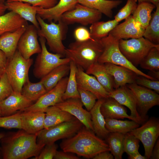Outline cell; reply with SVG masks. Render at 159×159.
I'll return each mask as SVG.
<instances>
[{
	"instance_id": "cell-1",
	"label": "cell",
	"mask_w": 159,
	"mask_h": 159,
	"mask_svg": "<svg viewBox=\"0 0 159 159\" xmlns=\"http://www.w3.org/2000/svg\"><path fill=\"white\" fill-rule=\"evenodd\" d=\"M37 135L28 133L22 129L5 134L0 140V151L3 158L26 159L37 157L45 145L37 143Z\"/></svg>"
},
{
	"instance_id": "cell-2",
	"label": "cell",
	"mask_w": 159,
	"mask_h": 159,
	"mask_svg": "<svg viewBox=\"0 0 159 159\" xmlns=\"http://www.w3.org/2000/svg\"><path fill=\"white\" fill-rule=\"evenodd\" d=\"M60 146L64 152L88 159L92 158L102 152L110 151L106 142L85 127L73 136L64 140Z\"/></svg>"
},
{
	"instance_id": "cell-3",
	"label": "cell",
	"mask_w": 159,
	"mask_h": 159,
	"mask_svg": "<svg viewBox=\"0 0 159 159\" xmlns=\"http://www.w3.org/2000/svg\"><path fill=\"white\" fill-rule=\"evenodd\" d=\"M103 48L100 39H90L83 42L76 41L65 49V56L77 67L86 70L98 62Z\"/></svg>"
},
{
	"instance_id": "cell-4",
	"label": "cell",
	"mask_w": 159,
	"mask_h": 159,
	"mask_svg": "<svg viewBox=\"0 0 159 159\" xmlns=\"http://www.w3.org/2000/svg\"><path fill=\"white\" fill-rule=\"evenodd\" d=\"M36 18L40 26V28L37 29L38 36L45 39L51 51L64 57L66 48L62 41L66 37L68 25L61 19L57 24L53 21L48 24L37 14Z\"/></svg>"
},
{
	"instance_id": "cell-5",
	"label": "cell",
	"mask_w": 159,
	"mask_h": 159,
	"mask_svg": "<svg viewBox=\"0 0 159 159\" xmlns=\"http://www.w3.org/2000/svg\"><path fill=\"white\" fill-rule=\"evenodd\" d=\"M103 50L99 57L98 62L104 64L110 63L128 68L138 75L144 76L152 80H156L146 74L134 66L122 54L119 47V40L109 34L107 37L100 39Z\"/></svg>"
},
{
	"instance_id": "cell-6",
	"label": "cell",
	"mask_w": 159,
	"mask_h": 159,
	"mask_svg": "<svg viewBox=\"0 0 159 159\" xmlns=\"http://www.w3.org/2000/svg\"><path fill=\"white\" fill-rule=\"evenodd\" d=\"M33 62L32 59L24 58L17 50L8 59L5 72L14 91L21 93L24 84L29 78V70Z\"/></svg>"
},
{
	"instance_id": "cell-7",
	"label": "cell",
	"mask_w": 159,
	"mask_h": 159,
	"mask_svg": "<svg viewBox=\"0 0 159 159\" xmlns=\"http://www.w3.org/2000/svg\"><path fill=\"white\" fill-rule=\"evenodd\" d=\"M83 125L75 117L71 121L44 128L37 134V143L45 145L50 144L57 140L69 138L76 134Z\"/></svg>"
},
{
	"instance_id": "cell-8",
	"label": "cell",
	"mask_w": 159,
	"mask_h": 159,
	"mask_svg": "<svg viewBox=\"0 0 159 159\" xmlns=\"http://www.w3.org/2000/svg\"><path fill=\"white\" fill-rule=\"evenodd\" d=\"M119 49L126 59L134 66L140 64L150 49L159 47L142 37L129 39L119 40Z\"/></svg>"
},
{
	"instance_id": "cell-9",
	"label": "cell",
	"mask_w": 159,
	"mask_h": 159,
	"mask_svg": "<svg viewBox=\"0 0 159 159\" xmlns=\"http://www.w3.org/2000/svg\"><path fill=\"white\" fill-rule=\"evenodd\" d=\"M39 40L42 50L36 57L33 72L36 78L41 79L57 67L69 63L71 60L67 57L62 58L63 57L59 54L49 52L46 46V40L44 37H39Z\"/></svg>"
},
{
	"instance_id": "cell-10",
	"label": "cell",
	"mask_w": 159,
	"mask_h": 159,
	"mask_svg": "<svg viewBox=\"0 0 159 159\" xmlns=\"http://www.w3.org/2000/svg\"><path fill=\"white\" fill-rule=\"evenodd\" d=\"M138 127L129 132L137 138L142 143L145 156L149 159L153 147L159 136V120L152 117Z\"/></svg>"
},
{
	"instance_id": "cell-11",
	"label": "cell",
	"mask_w": 159,
	"mask_h": 159,
	"mask_svg": "<svg viewBox=\"0 0 159 159\" xmlns=\"http://www.w3.org/2000/svg\"><path fill=\"white\" fill-rule=\"evenodd\" d=\"M134 95L137 111L143 120L148 119L147 114L153 107L159 105V95L155 91L135 83L126 85Z\"/></svg>"
},
{
	"instance_id": "cell-12",
	"label": "cell",
	"mask_w": 159,
	"mask_h": 159,
	"mask_svg": "<svg viewBox=\"0 0 159 159\" xmlns=\"http://www.w3.org/2000/svg\"><path fill=\"white\" fill-rule=\"evenodd\" d=\"M102 16L98 11L77 3L74 8L63 14L61 20L68 25L77 23L87 26L99 21Z\"/></svg>"
},
{
	"instance_id": "cell-13",
	"label": "cell",
	"mask_w": 159,
	"mask_h": 159,
	"mask_svg": "<svg viewBox=\"0 0 159 159\" xmlns=\"http://www.w3.org/2000/svg\"><path fill=\"white\" fill-rule=\"evenodd\" d=\"M68 78L65 77L62 78L54 87L41 96L35 103L21 111L45 112L48 107L63 101L62 97L66 89Z\"/></svg>"
},
{
	"instance_id": "cell-14",
	"label": "cell",
	"mask_w": 159,
	"mask_h": 159,
	"mask_svg": "<svg viewBox=\"0 0 159 159\" xmlns=\"http://www.w3.org/2000/svg\"><path fill=\"white\" fill-rule=\"evenodd\" d=\"M38 36L36 27L33 24L28 25L21 37L17 46L18 51L25 59H29L33 55L41 52Z\"/></svg>"
},
{
	"instance_id": "cell-15",
	"label": "cell",
	"mask_w": 159,
	"mask_h": 159,
	"mask_svg": "<svg viewBox=\"0 0 159 159\" xmlns=\"http://www.w3.org/2000/svg\"><path fill=\"white\" fill-rule=\"evenodd\" d=\"M83 105L80 99L71 98L64 100L55 105L74 116L87 129L94 132L90 112L83 108Z\"/></svg>"
},
{
	"instance_id": "cell-16",
	"label": "cell",
	"mask_w": 159,
	"mask_h": 159,
	"mask_svg": "<svg viewBox=\"0 0 159 159\" xmlns=\"http://www.w3.org/2000/svg\"><path fill=\"white\" fill-rule=\"evenodd\" d=\"M145 29L130 15L122 23L117 24L110 32L118 40L143 37Z\"/></svg>"
},
{
	"instance_id": "cell-17",
	"label": "cell",
	"mask_w": 159,
	"mask_h": 159,
	"mask_svg": "<svg viewBox=\"0 0 159 159\" xmlns=\"http://www.w3.org/2000/svg\"><path fill=\"white\" fill-rule=\"evenodd\" d=\"M81 68L77 67L76 79L77 86L92 92L97 100L109 97L108 92L98 81L95 76L85 72Z\"/></svg>"
},
{
	"instance_id": "cell-18",
	"label": "cell",
	"mask_w": 159,
	"mask_h": 159,
	"mask_svg": "<svg viewBox=\"0 0 159 159\" xmlns=\"http://www.w3.org/2000/svg\"><path fill=\"white\" fill-rule=\"evenodd\" d=\"M109 97L114 98L120 104L128 108L131 112L130 115L135 118L139 124L145 122L137 111L135 98L126 85L109 92Z\"/></svg>"
},
{
	"instance_id": "cell-19",
	"label": "cell",
	"mask_w": 159,
	"mask_h": 159,
	"mask_svg": "<svg viewBox=\"0 0 159 159\" xmlns=\"http://www.w3.org/2000/svg\"><path fill=\"white\" fill-rule=\"evenodd\" d=\"M33 104L21 93L13 91L7 98L0 102L2 116L13 114L18 110L22 111Z\"/></svg>"
},
{
	"instance_id": "cell-20",
	"label": "cell",
	"mask_w": 159,
	"mask_h": 159,
	"mask_svg": "<svg viewBox=\"0 0 159 159\" xmlns=\"http://www.w3.org/2000/svg\"><path fill=\"white\" fill-rule=\"evenodd\" d=\"M77 3V0H59L54 7L44 9L38 7L37 14L44 20L58 22L65 12L73 9Z\"/></svg>"
},
{
	"instance_id": "cell-21",
	"label": "cell",
	"mask_w": 159,
	"mask_h": 159,
	"mask_svg": "<svg viewBox=\"0 0 159 159\" xmlns=\"http://www.w3.org/2000/svg\"><path fill=\"white\" fill-rule=\"evenodd\" d=\"M22 112L20 114L22 129L29 134H37L44 129L45 112L41 111Z\"/></svg>"
},
{
	"instance_id": "cell-22",
	"label": "cell",
	"mask_w": 159,
	"mask_h": 159,
	"mask_svg": "<svg viewBox=\"0 0 159 159\" xmlns=\"http://www.w3.org/2000/svg\"><path fill=\"white\" fill-rule=\"evenodd\" d=\"M104 64L107 71L114 78L115 89L127 84L135 83L138 75L131 70L111 63Z\"/></svg>"
},
{
	"instance_id": "cell-23",
	"label": "cell",
	"mask_w": 159,
	"mask_h": 159,
	"mask_svg": "<svg viewBox=\"0 0 159 159\" xmlns=\"http://www.w3.org/2000/svg\"><path fill=\"white\" fill-rule=\"evenodd\" d=\"M7 9L16 13L26 21L32 23L37 29L40 26L37 20L38 7L26 2L7 0L5 4Z\"/></svg>"
},
{
	"instance_id": "cell-24",
	"label": "cell",
	"mask_w": 159,
	"mask_h": 159,
	"mask_svg": "<svg viewBox=\"0 0 159 159\" xmlns=\"http://www.w3.org/2000/svg\"><path fill=\"white\" fill-rule=\"evenodd\" d=\"M100 110L105 119L127 118L138 123L135 118L127 114V110L123 105L112 98L105 99L101 106Z\"/></svg>"
},
{
	"instance_id": "cell-25",
	"label": "cell",
	"mask_w": 159,
	"mask_h": 159,
	"mask_svg": "<svg viewBox=\"0 0 159 159\" xmlns=\"http://www.w3.org/2000/svg\"><path fill=\"white\" fill-rule=\"evenodd\" d=\"M27 26H22L14 32L6 33L0 37V49L4 52L8 59L14 54L19 40Z\"/></svg>"
},
{
	"instance_id": "cell-26",
	"label": "cell",
	"mask_w": 159,
	"mask_h": 159,
	"mask_svg": "<svg viewBox=\"0 0 159 159\" xmlns=\"http://www.w3.org/2000/svg\"><path fill=\"white\" fill-rule=\"evenodd\" d=\"M85 72L93 75L104 88L109 93L114 89V78L106 70L104 64L97 62L91 65Z\"/></svg>"
},
{
	"instance_id": "cell-27",
	"label": "cell",
	"mask_w": 159,
	"mask_h": 159,
	"mask_svg": "<svg viewBox=\"0 0 159 159\" xmlns=\"http://www.w3.org/2000/svg\"><path fill=\"white\" fill-rule=\"evenodd\" d=\"M28 25L27 21L11 11L0 16V37L4 34L14 32Z\"/></svg>"
},
{
	"instance_id": "cell-28",
	"label": "cell",
	"mask_w": 159,
	"mask_h": 159,
	"mask_svg": "<svg viewBox=\"0 0 159 159\" xmlns=\"http://www.w3.org/2000/svg\"><path fill=\"white\" fill-rule=\"evenodd\" d=\"M44 128L47 129L61 123L69 121L75 117L55 105L48 107L45 110Z\"/></svg>"
},
{
	"instance_id": "cell-29",
	"label": "cell",
	"mask_w": 159,
	"mask_h": 159,
	"mask_svg": "<svg viewBox=\"0 0 159 159\" xmlns=\"http://www.w3.org/2000/svg\"><path fill=\"white\" fill-rule=\"evenodd\" d=\"M105 99L97 100L90 111L91 117L94 132L101 138H106L110 132L105 127V119L101 112V106Z\"/></svg>"
},
{
	"instance_id": "cell-30",
	"label": "cell",
	"mask_w": 159,
	"mask_h": 159,
	"mask_svg": "<svg viewBox=\"0 0 159 159\" xmlns=\"http://www.w3.org/2000/svg\"><path fill=\"white\" fill-rule=\"evenodd\" d=\"M77 3L97 10L109 18L112 16V9L121 4V0H77Z\"/></svg>"
},
{
	"instance_id": "cell-31",
	"label": "cell",
	"mask_w": 159,
	"mask_h": 159,
	"mask_svg": "<svg viewBox=\"0 0 159 159\" xmlns=\"http://www.w3.org/2000/svg\"><path fill=\"white\" fill-rule=\"evenodd\" d=\"M70 70L69 63L57 67L41 79L47 92L54 87L58 83L65 77Z\"/></svg>"
},
{
	"instance_id": "cell-32",
	"label": "cell",
	"mask_w": 159,
	"mask_h": 159,
	"mask_svg": "<svg viewBox=\"0 0 159 159\" xmlns=\"http://www.w3.org/2000/svg\"><path fill=\"white\" fill-rule=\"evenodd\" d=\"M105 127L110 132H118L125 134L139 127L140 124L133 121L105 119Z\"/></svg>"
},
{
	"instance_id": "cell-33",
	"label": "cell",
	"mask_w": 159,
	"mask_h": 159,
	"mask_svg": "<svg viewBox=\"0 0 159 159\" xmlns=\"http://www.w3.org/2000/svg\"><path fill=\"white\" fill-rule=\"evenodd\" d=\"M119 24L114 19L106 21H97L91 24L90 32L92 38L100 40L107 37Z\"/></svg>"
},
{
	"instance_id": "cell-34",
	"label": "cell",
	"mask_w": 159,
	"mask_h": 159,
	"mask_svg": "<svg viewBox=\"0 0 159 159\" xmlns=\"http://www.w3.org/2000/svg\"><path fill=\"white\" fill-rule=\"evenodd\" d=\"M125 134L118 132H110L106 141L110 151L115 159H121L124 151Z\"/></svg>"
},
{
	"instance_id": "cell-35",
	"label": "cell",
	"mask_w": 159,
	"mask_h": 159,
	"mask_svg": "<svg viewBox=\"0 0 159 159\" xmlns=\"http://www.w3.org/2000/svg\"><path fill=\"white\" fill-rule=\"evenodd\" d=\"M156 8L145 29L143 37L155 44H159V4L156 6Z\"/></svg>"
},
{
	"instance_id": "cell-36",
	"label": "cell",
	"mask_w": 159,
	"mask_h": 159,
	"mask_svg": "<svg viewBox=\"0 0 159 159\" xmlns=\"http://www.w3.org/2000/svg\"><path fill=\"white\" fill-rule=\"evenodd\" d=\"M47 92L41 81L32 83L28 78L24 84L21 93L27 99L33 102L37 100Z\"/></svg>"
},
{
	"instance_id": "cell-37",
	"label": "cell",
	"mask_w": 159,
	"mask_h": 159,
	"mask_svg": "<svg viewBox=\"0 0 159 159\" xmlns=\"http://www.w3.org/2000/svg\"><path fill=\"white\" fill-rule=\"evenodd\" d=\"M155 7L154 5L150 3H139L132 16L145 29L151 20L152 12Z\"/></svg>"
},
{
	"instance_id": "cell-38",
	"label": "cell",
	"mask_w": 159,
	"mask_h": 159,
	"mask_svg": "<svg viewBox=\"0 0 159 159\" xmlns=\"http://www.w3.org/2000/svg\"><path fill=\"white\" fill-rule=\"evenodd\" d=\"M69 65L70 74L66 89L62 97L63 100L71 98L80 99L77 89L76 76L77 66L71 61L69 63Z\"/></svg>"
},
{
	"instance_id": "cell-39",
	"label": "cell",
	"mask_w": 159,
	"mask_h": 159,
	"mask_svg": "<svg viewBox=\"0 0 159 159\" xmlns=\"http://www.w3.org/2000/svg\"><path fill=\"white\" fill-rule=\"evenodd\" d=\"M140 65L143 69L149 71H159V47L152 48Z\"/></svg>"
},
{
	"instance_id": "cell-40",
	"label": "cell",
	"mask_w": 159,
	"mask_h": 159,
	"mask_svg": "<svg viewBox=\"0 0 159 159\" xmlns=\"http://www.w3.org/2000/svg\"><path fill=\"white\" fill-rule=\"evenodd\" d=\"M21 111L7 116H0V127L7 129H21L20 114Z\"/></svg>"
},
{
	"instance_id": "cell-41",
	"label": "cell",
	"mask_w": 159,
	"mask_h": 159,
	"mask_svg": "<svg viewBox=\"0 0 159 159\" xmlns=\"http://www.w3.org/2000/svg\"><path fill=\"white\" fill-rule=\"evenodd\" d=\"M137 1V0H127L125 5L115 16L114 19L119 22L133 14L138 6Z\"/></svg>"
},
{
	"instance_id": "cell-42",
	"label": "cell",
	"mask_w": 159,
	"mask_h": 159,
	"mask_svg": "<svg viewBox=\"0 0 159 159\" xmlns=\"http://www.w3.org/2000/svg\"><path fill=\"white\" fill-rule=\"evenodd\" d=\"M140 140L129 132L125 134L124 151L128 155L138 152Z\"/></svg>"
},
{
	"instance_id": "cell-43",
	"label": "cell",
	"mask_w": 159,
	"mask_h": 159,
	"mask_svg": "<svg viewBox=\"0 0 159 159\" xmlns=\"http://www.w3.org/2000/svg\"><path fill=\"white\" fill-rule=\"evenodd\" d=\"M77 89L83 105L85 106L87 111H90L95 104L96 100L97 99V97L91 92L83 89L78 86Z\"/></svg>"
},
{
	"instance_id": "cell-44",
	"label": "cell",
	"mask_w": 159,
	"mask_h": 159,
	"mask_svg": "<svg viewBox=\"0 0 159 159\" xmlns=\"http://www.w3.org/2000/svg\"><path fill=\"white\" fill-rule=\"evenodd\" d=\"M13 91L12 87L4 71L0 78V102L7 98Z\"/></svg>"
},
{
	"instance_id": "cell-45",
	"label": "cell",
	"mask_w": 159,
	"mask_h": 159,
	"mask_svg": "<svg viewBox=\"0 0 159 159\" xmlns=\"http://www.w3.org/2000/svg\"><path fill=\"white\" fill-rule=\"evenodd\" d=\"M135 83L150 90H153L158 94L159 93V80H152L144 76L137 75Z\"/></svg>"
},
{
	"instance_id": "cell-46",
	"label": "cell",
	"mask_w": 159,
	"mask_h": 159,
	"mask_svg": "<svg viewBox=\"0 0 159 159\" xmlns=\"http://www.w3.org/2000/svg\"><path fill=\"white\" fill-rule=\"evenodd\" d=\"M58 148L55 143L46 145L38 155L34 159H52L54 158Z\"/></svg>"
},
{
	"instance_id": "cell-47",
	"label": "cell",
	"mask_w": 159,
	"mask_h": 159,
	"mask_svg": "<svg viewBox=\"0 0 159 159\" xmlns=\"http://www.w3.org/2000/svg\"><path fill=\"white\" fill-rule=\"evenodd\" d=\"M26 2L35 7H39L44 9L51 8L56 5L58 0H10Z\"/></svg>"
},
{
	"instance_id": "cell-48",
	"label": "cell",
	"mask_w": 159,
	"mask_h": 159,
	"mask_svg": "<svg viewBox=\"0 0 159 159\" xmlns=\"http://www.w3.org/2000/svg\"><path fill=\"white\" fill-rule=\"evenodd\" d=\"M74 33L75 38L77 41L83 42L93 39L91 37L90 31L83 27L77 28L74 30Z\"/></svg>"
},
{
	"instance_id": "cell-49",
	"label": "cell",
	"mask_w": 159,
	"mask_h": 159,
	"mask_svg": "<svg viewBox=\"0 0 159 159\" xmlns=\"http://www.w3.org/2000/svg\"><path fill=\"white\" fill-rule=\"evenodd\" d=\"M69 153L62 151H57L54 158L55 159H79L80 158L75 155Z\"/></svg>"
},
{
	"instance_id": "cell-50",
	"label": "cell",
	"mask_w": 159,
	"mask_h": 159,
	"mask_svg": "<svg viewBox=\"0 0 159 159\" xmlns=\"http://www.w3.org/2000/svg\"><path fill=\"white\" fill-rule=\"evenodd\" d=\"M110 151H105L102 152L94 157L93 159H113L114 158L112 154L109 152Z\"/></svg>"
},
{
	"instance_id": "cell-51",
	"label": "cell",
	"mask_w": 159,
	"mask_h": 159,
	"mask_svg": "<svg viewBox=\"0 0 159 159\" xmlns=\"http://www.w3.org/2000/svg\"><path fill=\"white\" fill-rule=\"evenodd\" d=\"M152 159H159V139H158L152 151L150 158Z\"/></svg>"
},
{
	"instance_id": "cell-52",
	"label": "cell",
	"mask_w": 159,
	"mask_h": 159,
	"mask_svg": "<svg viewBox=\"0 0 159 159\" xmlns=\"http://www.w3.org/2000/svg\"><path fill=\"white\" fill-rule=\"evenodd\" d=\"M8 61L5 54L0 49V69L5 70Z\"/></svg>"
},
{
	"instance_id": "cell-53",
	"label": "cell",
	"mask_w": 159,
	"mask_h": 159,
	"mask_svg": "<svg viewBox=\"0 0 159 159\" xmlns=\"http://www.w3.org/2000/svg\"><path fill=\"white\" fill-rule=\"evenodd\" d=\"M128 158L130 159H147L145 156L141 155L139 152L129 155Z\"/></svg>"
},
{
	"instance_id": "cell-54",
	"label": "cell",
	"mask_w": 159,
	"mask_h": 159,
	"mask_svg": "<svg viewBox=\"0 0 159 159\" xmlns=\"http://www.w3.org/2000/svg\"><path fill=\"white\" fill-rule=\"evenodd\" d=\"M147 74L157 80H159V71H149Z\"/></svg>"
},
{
	"instance_id": "cell-55",
	"label": "cell",
	"mask_w": 159,
	"mask_h": 159,
	"mask_svg": "<svg viewBox=\"0 0 159 159\" xmlns=\"http://www.w3.org/2000/svg\"><path fill=\"white\" fill-rule=\"evenodd\" d=\"M138 3L141 2H148L154 5L155 6L159 4V0H137Z\"/></svg>"
},
{
	"instance_id": "cell-56",
	"label": "cell",
	"mask_w": 159,
	"mask_h": 159,
	"mask_svg": "<svg viewBox=\"0 0 159 159\" xmlns=\"http://www.w3.org/2000/svg\"><path fill=\"white\" fill-rule=\"evenodd\" d=\"M7 8L4 3H0V16L5 14Z\"/></svg>"
},
{
	"instance_id": "cell-57",
	"label": "cell",
	"mask_w": 159,
	"mask_h": 159,
	"mask_svg": "<svg viewBox=\"0 0 159 159\" xmlns=\"http://www.w3.org/2000/svg\"><path fill=\"white\" fill-rule=\"evenodd\" d=\"M5 135V134L3 133H0V140L4 137ZM1 146L0 145V150H1Z\"/></svg>"
},
{
	"instance_id": "cell-58",
	"label": "cell",
	"mask_w": 159,
	"mask_h": 159,
	"mask_svg": "<svg viewBox=\"0 0 159 159\" xmlns=\"http://www.w3.org/2000/svg\"><path fill=\"white\" fill-rule=\"evenodd\" d=\"M4 71L5 70L4 69H0V78L2 74H3Z\"/></svg>"
},
{
	"instance_id": "cell-59",
	"label": "cell",
	"mask_w": 159,
	"mask_h": 159,
	"mask_svg": "<svg viewBox=\"0 0 159 159\" xmlns=\"http://www.w3.org/2000/svg\"><path fill=\"white\" fill-rule=\"evenodd\" d=\"M7 0H0V3H4L5 1H6Z\"/></svg>"
},
{
	"instance_id": "cell-60",
	"label": "cell",
	"mask_w": 159,
	"mask_h": 159,
	"mask_svg": "<svg viewBox=\"0 0 159 159\" xmlns=\"http://www.w3.org/2000/svg\"><path fill=\"white\" fill-rule=\"evenodd\" d=\"M0 116H2L0 108Z\"/></svg>"
}]
</instances>
